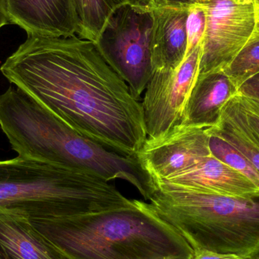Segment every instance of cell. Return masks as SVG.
<instances>
[{
	"label": "cell",
	"mask_w": 259,
	"mask_h": 259,
	"mask_svg": "<svg viewBox=\"0 0 259 259\" xmlns=\"http://www.w3.org/2000/svg\"><path fill=\"white\" fill-rule=\"evenodd\" d=\"M0 71L77 134L137 158L147 139L141 103L97 44L77 35L27 36Z\"/></svg>",
	"instance_id": "cell-1"
},
{
	"label": "cell",
	"mask_w": 259,
	"mask_h": 259,
	"mask_svg": "<svg viewBox=\"0 0 259 259\" xmlns=\"http://www.w3.org/2000/svg\"><path fill=\"white\" fill-rule=\"evenodd\" d=\"M0 127L18 156L126 181L147 200L152 181L137 158L85 138L17 87L0 95Z\"/></svg>",
	"instance_id": "cell-2"
},
{
	"label": "cell",
	"mask_w": 259,
	"mask_h": 259,
	"mask_svg": "<svg viewBox=\"0 0 259 259\" xmlns=\"http://www.w3.org/2000/svg\"><path fill=\"white\" fill-rule=\"evenodd\" d=\"M71 259H193L190 243L149 203L74 217L30 219Z\"/></svg>",
	"instance_id": "cell-3"
},
{
	"label": "cell",
	"mask_w": 259,
	"mask_h": 259,
	"mask_svg": "<svg viewBox=\"0 0 259 259\" xmlns=\"http://www.w3.org/2000/svg\"><path fill=\"white\" fill-rule=\"evenodd\" d=\"M134 205L115 185L82 169L18 156L0 161V208L29 219L74 217Z\"/></svg>",
	"instance_id": "cell-4"
},
{
	"label": "cell",
	"mask_w": 259,
	"mask_h": 259,
	"mask_svg": "<svg viewBox=\"0 0 259 259\" xmlns=\"http://www.w3.org/2000/svg\"><path fill=\"white\" fill-rule=\"evenodd\" d=\"M149 206L175 228L194 252L259 255V195L236 197L152 181Z\"/></svg>",
	"instance_id": "cell-5"
},
{
	"label": "cell",
	"mask_w": 259,
	"mask_h": 259,
	"mask_svg": "<svg viewBox=\"0 0 259 259\" xmlns=\"http://www.w3.org/2000/svg\"><path fill=\"white\" fill-rule=\"evenodd\" d=\"M151 30L150 14L131 1L112 15L97 44L105 60L127 83L137 101L152 74Z\"/></svg>",
	"instance_id": "cell-6"
},
{
	"label": "cell",
	"mask_w": 259,
	"mask_h": 259,
	"mask_svg": "<svg viewBox=\"0 0 259 259\" xmlns=\"http://www.w3.org/2000/svg\"><path fill=\"white\" fill-rule=\"evenodd\" d=\"M199 74L223 71L241 51L257 22L252 0H208Z\"/></svg>",
	"instance_id": "cell-7"
},
{
	"label": "cell",
	"mask_w": 259,
	"mask_h": 259,
	"mask_svg": "<svg viewBox=\"0 0 259 259\" xmlns=\"http://www.w3.org/2000/svg\"><path fill=\"white\" fill-rule=\"evenodd\" d=\"M202 44L177 69L154 71L141 104L147 138L155 139L184 124L186 106L199 74Z\"/></svg>",
	"instance_id": "cell-8"
},
{
	"label": "cell",
	"mask_w": 259,
	"mask_h": 259,
	"mask_svg": "<svg viewBox=\"0 0 259 259\" xmlns=\"http://www.w3.org/2000/svg\"><path fill=\"white\" fill-rule=\"evenodd\" d=\"M209 127L181 124L158 138H147L137 160L152 181H165L211 155Z\"/></svg>",
	"instance_id": "cell-9"
},
{
	"label": "cell",
	"mask_w": 259,
	"mask_h": 259,
	"mask_svg": "<svg viewBox=\"0 0 259 259\" xmlns=\"http://www.w3.org/2000/svg\"><path fill=\"white\" fill-rule=\"evenodd\" d=\"M191 3L149 0L146 9L152 18L151 60L152 72L177 69L185 59L187 20Z\"/></svg>",
	"instance_id": "cell-10"
},
{
	"label": "cell",
	"mask_w": 259,
	"mask_h": 259,
	"mask_svg": "<svg viewBox=\"0 0 259 259\" xmlns=\"http://www.w3.org/2000/svg\"><path fill=\"white\" fill-rule=\"evenodd\" d=\"M9 23L27 36L77 35L78 21L73 0H6Z\"/></svg>",
	"instance_id": "cell-11"
},
{
	"label": "cell",
	"mask_w": 259,
	"mask_h": 259,
	"mask_svg": "<svg viewBox=\"0 0 259 259\" xmlns=\"http://www.w3.org/2000/svg\"><path fill=\"white\" fill-rule=\"evenodd\" d=\"M162 181L224 196L250 197L259 195V189L253 183L212 155Z\"/></svg>",
	"instance_id": "cell-12"
},
{
	"label": "cell",
	"mask_w": 259,
	"mask_h": 259,
	"mask_svg": "<svg viewBox=\"0 0 259 259\" xmlns=\"http://www.w3.org/2000/svg\"><path fill=\"white\" fill-rule=\"evenodd\" d=\"M0 259H71L27 216L0 208Z\"/></svg>",
	"instance_id": "cell-13"
},
{
	"label": "cell",
	"mask_w": 259,
	"mask_h": 259,
	"mask_svg": "<svg viewBox=\"0 0 259 259\" xmlns=\"http://www.w3.org/2000/svg\"><path fill=\"white\" fill-rule=\"evenodd\" d=\"M238 93L223 72L198 76L186 106L184 124L212 127L225 103Z\"/></svg>",
	"instance_id": "cell-14"
},
{
	"label": "cell",
	"mask_w": 259,
	"mask_h": 259,
	"mask_svg": "<svg viewBox=\"0 0 259 259\" xmlns=\"http://www.w3.org/2000/svg\"><path fill=\"white\" fill-rule=\"evenodd\" d=\"M208 133L229 143L259 170V135L248 122L236 95L222 108L219 121Z\"/></svg>",
	"instance_id": "cell-15"
},
{
	"label": "cell",
	"mask_w": 259,
	"mask_h": 259,
	"mask_svg": "<svg viewBox=\"0 0 259 259\" xmlns=\"http://www.w3.org/2000/svg\"><path fill=\"white\" fill-rule=\"evenodd\" d=\"M131 0H73L77 21V36L97 44L112 15Z\"/></svg>",
	"instance_id": "cell-16"
},
{
	"label": "cell",
	"mask_w": 259,
	"mask_h": 259,
	"mask_svg": "<svg viewBox=\"0 0 259 259\" xmlns=\"http://www.w3.org/2000/svg\"><path fill=\"white\" fill-rule=\"evenodd\" d=\"M237 89L259 73V21L246 45L224 70Z\"/></svg>",
	"instance_id": "cell-17"
},
{
	"label": "cell",
	"mask_w": 259,
	"mask_h": 259,
	"mask_svg": "<svg viewBox=\"0 0 259 259\" xmlns=\"http://www.w3.org/2000/svg\"><path fill=\"white\" fill-rule=\"evenodd\" d=\"M209 135V149L211 155L246 177L259 189L258 169L229 143L217 136Z\"/></svg>",
	"instance_id": "cell-18"
},
{
	"label": "cell",
	"mask_w": 259,
	"mask_h": 259,
	"mask_svg": "<svg viewBox=\"0 0 259 259\" xmlns=\"http://www.w3.org/2000/svg\"><path fill=\"white\" fill-rule=\"evenodd\" d=\"M206 26V12L204 3H194L189 11L187 20V48L185 58L202 44Z\"/></svg>",
	"instance_id": "cell-19"
},
{
	"label": "cell",
	"mask_w": 259,
	"mask_h": 259,
	"mask_svg": "<svg viewBox=\"0 0 259 259\" xmlns=\"http://www.w3.org/2000/svg\"><path fill=\"white\" fill-rule=\"evenodd\" d=\"M237 100L243 109L248 122L259 135V99L245 97L237 93Z\"/></svg>",
	"instance_id": "cell-20"
},
{
	"label": "cell",
	"mask_w": 259,
	"mask_h": 259,
	"mask_svg": "<svg viewBox=\"0 0 259 259\" xmlns=\"http://www.w3.org/2000/svg\"><path fill=\"white\" fill-rule=\"evenodd\" d=\"M238 93L245 97L259 99V73L245 82L238 90Z\"/></svg>",
	"instance_id": "cell-21"
},
{
	"label": "cell",
	"mask_w": 259,
	"mask_h": 259,
	"mask_svg": "<svg viewBox=\"0 0 259 259\" xmlns=\"http://www.w3.org/2000/svg\"><path fill=\"white\" fill-rule=\"evenodd\" d=\"M193 259H243L234 254H224L208 250L196 251Z\"/></svg>",
	"instance_id": "cell-22"
},
{
	"label": "cell",
	"mask_w": 259,
	"mask_h": 259,
	"mask_svg": "<svg viewBox=\"0 0 259 259\" xmlns=\"http://www.w3.org/2000/svg\"><path fill=\"white\" fill-rule=\"evenodd\" d=\"M131 1H132V3H134V5H136V6L143 8V9H145L146 6H147L148 3H149V0H131ZM167 1L194 4V3H204L208 1V0H167Z\"/></svg>",
	"instance_id": "cell-23"
},
{
	"label": "cell",
	"mask_w": 259,
	"mask_h": 259,
	"mask_svg": "<svg viewBox=\"0 0 259 259\" xmlns=\"http://www.w3.org/2000/svg\"><path fill=\"white\" fill-rule=\"evenodd\" d=\"M8 24H9V21L6 11V0H0V29Z\"/></svg>",
	"instance_id": "cell-24"
},
{
	"label": "cell",
	"mask_w": 259,
	"mask_h": 259,
	"mask_svg": "<svg viewBox=\"0 0 259 259\" xmlns=\"http://www.w3.org/2000/svg\"><path fill=\"white\" fill-rule=\"evenodd\" d=\"M252 2H253L254 7H255L257 21H259V0H252Z\"/></svg>",
	"instance_id": "cell-25"
},
{
	"label": "cell",
	"mask_w": 259,
	"mask_h": 259,
	"mask_svg": "<svg viewBox=\"0 0 259 259\" xmlns=\"http://www.w3.org/2000/svg\"><path fill=\"white\" fill-rule=\"evenodd\" d=\"M235 1H242V0H235Z\"/></svg>",
	"instance_id": "cell-26"
},
{
	"label": "cell",
	"mask_w": 259,
	"mask_h": 259,
	"mask_svg": "<svg viewBox=\"0 0 259 259\" xmlns=\"http://www.w3.org/2000/svg\"><path fill=\"white\" fill-rule=\"evenodd\" d=\"M255 259H259V255H258V257H257V258H255Z\"/></svg>",
	"instance_id": "cell-27"
}]
</instances>
